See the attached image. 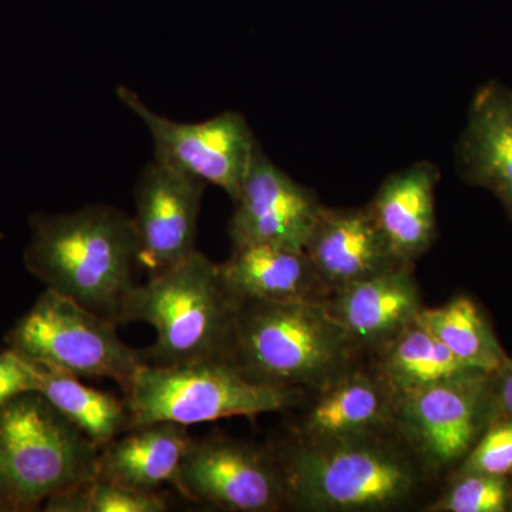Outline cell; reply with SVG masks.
I'll return each instance as SVG.
<instances>
[{"mask_svg":"<svg viewBox=\"0 0 512 512\" xmlns=\"http://www.w3.org/2000/svg\"><path fill=\"white\" fill-rule=\"evenodd\" d=\"M228 225L232 248L276 245L305 249L320 210L318 194L256 150Z\"/></svg>","mask_w":512,"mask_h":512,"instance_id":"cell-12","label":"cell"},{"mask_svg":"<svg viewBox=\"0 0 512 512\" xmlns=\"http://www.w3.org/2000/svg\"><path fill=\"white\" fill-rule=\"evenodd\" d=\"M369 359L394 394L413 392L476 370L454 356L420 316Z\"/></svg>","mask_w":512,"mask_h":512,"instance_id":"cell-21","label":"cell"},{"mask_svg":"<svg viewBox=\"0 0 512 512\" xmlns=\"http://www.w3.org/2000/svg\"><path fill=\"white\" fill-rule=\"evenodd\" d=\"M420 319L471 369L494 373L510 357L480 305L468 295L454 296L437 308H424Z\"/></svg>","mask_w":512,"mask_h":512,"instance_id":"cell-22","label":"cell"},{"mask_svg":"<svg viewBox=\"0 0 512 512\" xmlns=\"http://www.w3.org/2000/svg\"><path fill=\"white\" fill-rule=\"evenodd\" d=\"M242 301L222 276L220 264L200 251L147 284L136 286L121 311L120 325L147 323L156 342L143 350L151 366L227 360Z\"/></svg>","mask_w":512,"mask_h":512,"instance_id":"cell-4","label":"cell"},{"mask_svg":"<svg viewBox=\"0 0 512 512\" xmlns=\"http://www.w3.org/2000/svg\"><path fill=\"white\" fill-rule=\"evenodd\" d=\"M312 393L293 424V439L329 441L394 429L396 394L370 362Z\"/></svg>","mask_w":512,"mask_h":512,"instance_id":"cell-14","label":"cell"},{"mask_svg":"<svg viewBox=\"0 0 512 512\" xmlns=\"http://www.w3.org/2000/svg\"><path fill=\"white\" fill-rule=\"evenodd\" d=\"M28 392H36L32 365L25 357L13 350L2 353L0 355V406Z\"/></svg>","mask_w":512,"mask_h":512,"instance_id":"cell-26","label":"cell"},{"mask_svg":"<svg viewBox=\"0 0 512 512\" xmlns=\"http://www.w3.org/2000/svg\"><path fill=\"white\" fill-rule=\"evenodd\" d=\"M173 485L184 497L224 511L275 512L288 507L275 448L220 434L192 441Z\"/></svg>","mask_w":512,"mask_h":512,"instance_id":"cell-10","label":"cell"},{"mask_svg":"<svg viewBox=\"0 0 512 512\" xmlns=\"http://www.w3.org/2000/svg\"><path fill=\"white\" fill-rule=\"evenodd\" d=\"M123 394L133 427L158 421L191 426L229 417L288 412L301 406L308 396L305 390L252 382L227 360L164 367L146 363Z\"/></svg>","mask_w":512,"mask_h":512,"instance_id":"cell-6","label":"cell"},{"mask_svg":"<svg viewBox=\"0 0 512 512\" xmlns=\"http://www.w3.org/2000/svg\"><path fill=\"white\" fill-rule=\"evenodd\" d=\"M220 268L232 291L249 301H326L330 295L305 249L276 245L232 248V255Z\"/></svg>","mask_w":512,"mask_h":512,"instance_id":"cell-19","label":"cell"},{"mask_svg":"<svg viewBox=\"0 0 512 512\" xmlns=\"http://www.w3.org/2000/svg\"><path fill=\"white\" fill-rule=\"evenodd\" d=\"M439 181V167L430 161H419L387 175L367 204L402 265L414 266L436 241Z\"/></svg>","mask_w":512,"mask_h":512,"instance_id":"cell-17","label":"cell"},{"mask_svg":"<svg viewBox=\"0 0 512 512\" xmlns=\"http://www.w3.org/2000/svg\"><path fill=\"white\" fill-rule=\"evenodd\" d=\"M464 471L488 476H512V420H490L476 446L454 473Z\"/></svg>","mask_w":512,"mask_h":512,"instance_id":"cell-25","label":"cell"},{"mask_svg":"<svg viewBox=\"0 0 512 512\" xmlns=\"http://www.w3.org/2000/svg\"><path fill=\"white\" fill-rule=\"evenodd\" d=\"M305 252L330 293L399 266H409L397 261L367 205H323Z\"/></svg>","mask_w":512,"mask_h":512,"instance_id":"cell-15","label":"cell"},{"mask_svg":"<svg viewBox=\"0 0 512 512\" xmlns=\"http://www.w3.org/2000/svg\"><path fill=\"white\" fill-rule=\"evenodd\" d=\"M493 373L470 370L396 394L394 429L434 478H448L476 446L493 414Z\"/></svg>","mask_w":512,"mask_h":512,"instance_id":"cell-8","label":"cell"},{"mask_svg":"<svg viewBox=\"0 0 512 512\" xmlns=\"http://www.w3.org/2000/svg\"><path fill=\"white\" fill-rule=\"evenodd\" d=\"M362 356L326 301H242L228 362L255 383L312 393Z\"/></svg>","mask_w":512,"mask_h":512,"instance_id":"cell-3","label":"cell"},{"mask_svg":"<svg viewBox=\"0 0 512 512\" xmlns=\"http://www.w3.org/2000/svg\"><path fill=\"white\" fill-rule=\"evenodd\" d=\"M326 306L357 353L375 355L426 308L413 266H399L332 292Z\"/></svg>","mask_w":512,"mask_h":512,"instance_id":"cell-13","label":"cell"},{"mask_svg":"<svg viewBox=\"0 0 512 512\" xmlns=\"http://www.w3.org/2000/svg\"><path fill=\"white\" fill-rule=\"evenodd\" d=\"M207 183L154 158L134 185L140 265L161 274L194 254Z\"/></svg>","mask_w":512,"mask_h":512,"instance_id":"cell-11","label":"cell"},{"mask_svg":"<svg viewBox=\"0 0 512 512\" xmlns=\"http://www.w3.org/2000/svg\"><path fill=\"white\" fill-rule=\"evenodd\" d=\"M446 490L426 505L430 512H505L510 505V478L454 473Z\"/></svg>","mask_w":512,"mask_h":512,"instance_id":"cell-24","label":"cell"},{"mask_svg":"<svg viewBox=\"0 0 512 512\" xmlns=\"http://www.w3.org/2000/svg\"><path fill=\"white\" fill-rule=\"evenodd\" d=\"M29 363L35 375L36 392L99 450L133 427L126 397L121 399L116 394L94 389L69 373Z\"/></svg>","mask_w":512,"mask_h":512,"instance_id":"cell-20","label":"cell"},{"mask_svg":"<svg viewBox=\"0 0 512 512\" xmlns=\"http://www.w3.org/2000/svg\"><path fill=\"white\" fill-rule=\"evenodd\" d=\"M493 414L491 419L512 420V357L493 373Z\"/></svg>","mask_w":512,"mask_h":512,"instance_id":"cell-27","label":"cell"},{"mask_svg":"<svg viewBox=\"0 0 512 512\" xmlns=\"http://www.w3.org/2000/svg\"><path fill=\"white\" fill-rule=\"evenodd\" d=\"M26 259L49 289L119 326L138 285L140 239L127 212L87 205L36 220Z\"/></svg>","mask_w":512,"mask_h":512,"instance_id":"cell-2","label":"cell"},{"mask_svg":"<svg viewBox=\"0 0 512 512\" xmlns=\"http://www.w3.org/2000/svg\"><path fill=\"white\" fill-rule=\"evenodd\" d=\"M13 352L80 379H113L121 390L146 365L143 350L120 339L117 325L47 289L13 330Z\"/></svg>","mask_w":512,"mask_h":512,"instance_id":"cell-7","label":"cell"},{"mask_svg":"<svg viewBox=\"0 0 512 512\" xmlns=\"http://www.w3.org/2000/svg\"><path fill=\"white\" fill-rule=\"evenodd\" d=\"M99 447L42 394L0 406V501L33 508L97 478Z\"/></svg>","mask_w":512,"mask_h":512,"instance_id":"cell-5","label":"cell"},{"mask_svg":"<svg viewBox=\"0 0 512 512\" xmlns=\"http://www.w3.org/2000/svg\"><path fill=\"white\" fill-rule=\"evenodd\" d=\"M117 97L143 121L153 138L156 160L217 185L237 200L261 147L244 114L224 111L200 123H178L151 110L128 87H119Z\"/></svg>","mask_w":512,"mask_h":512,"instance_id":"cell-9","label":"cell"},{"mask_svg":"<svg viewBox=\"0 0 512 512\" xmlns=\"http://www.w3.org/2000/svg\"><path fill=\"white\" fill-rule=\"evenodd\" d=\"M56 512H164L167 500L157 491L137 490L94 480L47 501Z\"/></svg>","mask_w":512,"mask_h":512,"instance_id":"cell-23","label":"cell"},{"mask_svg":"<svg viewBox=\"0 0 512 512\" xmlns=\"http://www.w3.org/2000/svg\"><path fill=\"white\" fill-rule=\"evenodd\" d=\"M192 441L187 426L171 421L133 427L100 448L97 480L157 491L174 483Z\"/></svg>","mask_w":512,"mask_h":512,"instance_id":"cell-18","label":"cell"},{"mask_svg":"<svg viewBox=\"0 0 512 512\" xmlns=\"http://www.w3.org/2000/svg\"><path fill=\"white\" fill-rule=\"evenodd\" d=\"M508 511L512 512V476L510 477V505H508Z\"/></svg>","mask_w":512,"mask_h":512,"instance_id":"cell-28","label":"cell"},{"mask_svg":"<svg viewBox=\"0 0 512 512\" xmlns=\"http://www.w3.org/2000/svg\"><path fill=\"white\" fill-rule=\"evenodd\" d=\"M288 507L309 512H387L410 507L436 478L396 429L275 448Z\"/></svg>","mask_w":512,"mask_h":512,"instance_id":"cell-1","label":"cell"},{"mask_svg":"<svg viewBox=\"0 0 512 512\" xmlns=\"http://www.w3.org/2000/svg\"><path fill=\"white\" fill-rule=\"evenodd\" d=\"M456 161L461 178L490 191L512 221V87L488 82L477 90Z\"/></svg>","mask_w":512,"mask_h":512,"instance_id":"cell-16","label":"cell"}]
</instances>
